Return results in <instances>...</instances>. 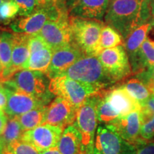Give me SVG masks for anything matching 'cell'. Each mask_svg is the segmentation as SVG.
<instances>
[{
  "label": "cell",
  "mask_w": 154,
  "mask_h": 154,
  "mask_svg": "<svg viewBox=\"0 0 154 154\" xmlns=\"http://www.w3.org/2000/svg\"><path fill=\"white\" fill-rule=\"evenodd\" d=\"M147 0H110L105 22L126 38L133 31L149 22L151 15Z\"/></svg>",
  "instance_id": "obj_1"
},
{
  "label": "cell",
  "mask_w": 154,
  "mask_h": 154,
  "mask_svg": "<svg viewBox=\"0 0 154 154\" xmlns=\"http://www.w3.org/2000/svg\"><path fill=\"white\" fill-rule=\"evenodd\" d=\"M60 76H66L101 90L113 83L96 56L84 54Z\"/></svg>",
  "instance_id": "obj_2"
},
{
  "label": "cell",
  "mask_w": 154,
  "mask_h": 154,
  "mask_svg": "<svg viewBox=\"0 0 154 154\" xmlns=\"http://www.w3.org/2000/svg\"><path fill=\"white\" fill-rule=\"evenodd\" d=\"M72 42L84 54L96 56L101 51L100 36L103 23L100 21L70 17Z\"/></svg>",
  "instance_id": "obj_3"
},
{
  "label": "cell",
  "mask_w": 154,
  "mask_h": 154,
  "mask_svg": "<svg viewBox=\"0 0 154 154\" xmlns=\"http://www.w3.org/2000/svg\"><path fill=\"white\" fill-rule=\"evenodd\" d=\"M49 90L54 95L66 100L77 109L88 98L105 92V90H101L66 76L51 79L49 82Z\"/></svg>",
  "instance_id": "obj_4"
},
{
  "label": "cell",
  "mask_w": 154,
  "mask_h": 154,
  "mask_svg": "<svg viewBox=\"0 0 154 154\" xmlns=\"http://www.w3.org/2000/svg\"><path fill=\"white\" fill-rule=\"evenodd\" d=\"M49 79L44 72L21 69L1 84L11 91H21L48 101L49 94H51L49 90Z\"/></svg>",
  "instance_id": "obj_5"
},
{
  "label": "cell",
  "mask_w": 154,
  "mask_h": 154,
  "mask_svg": "<svg viewBox=\"0 0 154 154\" xmlns=\"http://www.w3.org/2000/svg\"><path fill=\"white\" fill-rule=\"evenodd\" d=\"M103 94L88 98L77 109L76 119L73 125L80 133L83 148L86 152L94 151V140L98 121L96 106L100 96Z\"/></svg>",
  "instance_id": "obj_6"
},
{
  "label": "cell",
  "mask_w": 154,
  "mask_h": 154,
  "mask_svg": "<svg viewBox=\"0 0 154 154\" xmlns=\"http://www.w3.org/2000/svg\"><path fill=\"white\" fill-rule=\"evenodd\" d=\"M94 150L100 154H136V147L121 138L109 124L96 130Z\"/></svg>",
  "instance_id": "obj_7"
},
{
  "label": "cell",
  "mask_w": 154,
  "mask_h": 154,
  "mask_svg": "<svg viewBox=\"0 0 154 154\" xmlns=\"http://www.w3.org/2000/svg\"><path fill=\"white\" fill-rule=\"evenodd\" d=\"M97 57L113 83L126 78L131 72L129 59L124 46L102 50Z\"/></svg>",
  "instance_id": "obj_8"
},
{
  "label": "cell",
  "mask_w": 154,
  "mask_h": 154,
  "mask_svg": "<svg viewBox=\"0 0 154 154\" xmlns=\"http://www.w3.org/2000/svg\"><path fill=\"white\" fill-rule=\"evenodd\" d=\"M69 19V14H64L56 20H48L38 34L53 51L72 44Z\"/></svg>",
  "instance_id": "obj_9"
},
{
  "label": "cell",
  "mask_w": 154,
  "mask_h": 154,
  "mask_svg": "<svg viewBox=\"0 0 154 154\" xmlns=\"http://www.w3.org/2000/svg\"><path fill=\"white\" fill-rule=\"evenodd\" d=\"M76 111L77 108L66 100L57 97L47 107L43 124L59 127L64 131L66 127L74 124Z\"/></svg>",
  "instance_id": "obj_10"
},
{
  "label": "cell",
  "mask_w": 154,
  "mask_h": 154,
  "mask_svg": "<svg viewBox=\"0 0 154 154\" xmlns=\"http://www.w3.org/2000/svg\"><path fill=\"white\" fill-rule=\"evenodd\" d=\"M69 16L101 22L110 0H65Z\"/></svg>",
  "instance_id": "obj_11"
},
{
  "label": "cell",
  "mask_w": 154,
  "mask_h": 154,
  "mask_svg": "<svg viewBox=\"0 0 154 154\" xmlns=\"http://www.w3.org/2000/svg\"><path fill=\"white\" fill-rule=\"evenodd\" d=\"M63 131L59 127L43 124L25 131L22 140L32 144L42 151L57 147Z\"/></svg>",
  "instance_id": "obj_12"
},
{
  "label": "cell",
  "mask_w": 154,
  "mask_h": 154,
  "mask_svg": "<svg viewBox=\"0 0 154 154\" xmlns=\"http://www.w3.org/2000/svg\"><path fill=\"white\" fill-rule=\"evenodd\" d=\"M141 124L140 110L133 111L124 116H119L109 124L121 138L135 146L146 141L140 137Z\"/></svg>",
  "instance_id": "obj_13"
},
{
  "label": "cell",
  "mask_w": 154,
  "mask_h": 154,
  "mask_svg": "<svg viewBox=\"0 0 154 154\" xmlns=\"http://www.w3.org/2000/svg\"><path fill=\"white\" fill-rule=\"evenodd\" d=\"M84 55V53L73 43L55 50L46 74L50 79L59 76Z\"/></svg>",
  "instance_id": "obj_14"
},
{
  "label": "cell",
  "mask_w": 154,
  "mask_h": 154,
  "mask_svg": "<svg viewBox=\"0 0 154 154\" xmlns=\"http://www.w3.org/2000/svg\"><path fill=\"white\" fill-rule=\"evenodd\" d=\"M8 91V101L5 112L8 119L15 118L31 110L45 106L47 101L34 97L21 91Z\"/></svg>",
  "instance_id": "obj_15"
},
{
  "label": "cell",
  "mask_w": 154,
  "mask_h": 154,
  "mask_svg": "<svg viewBox=\"0 0 154 154\" xmlns=\"http://www.w3.org/2000/svg\"><path fill=\"white\" fill-rule=\"evenodd\" d=\"M50 19V15L47 9L39 8L26 17H21L11 23L10 26L15 33L28 35L38 34L46 22Z\"/></svg>",
  "instance_id": "obj_16"
},
{
  "label": "cell",
  "mask_w": 154,
  "mask_h": 154,
  "mask_svg": "<svg viewBox=\"0 0 154 154\" xmlns=\"http://www.w3.org/2000/svg\"><path fill=\"white\" fill-rule=\"evenodd\" d=\"M105 96L119 116H124L141 109L138 102L135 101L122 86L106 92Z\"/></svg>",
  "instance_id": "obj_17"
},
{
  "label": "cell",
  "mask_w": 154,
  "mask_h": 154,
  "mask_svg": "<svg viewBox=\"0 0 154 154\" xmlns=\"http://www.w3.org/2000/svg\"><path fill=\"white\" fill-rule=\"evenodd\" d=\"M30 35L13 32V46L11 67L19 70L24 69L25 63L29 59L31 53L29 47Z\"/></svg>",
  "instance_id": "obj_18"
},
{
  "label": "cell",
  "mask_w": 154,
  "mask_h": 154,
  "mask_svg": "<svg viewBox=\"0 0 154 154\" xmlns=\"http://www.w3.org/2000/svg\"><path fill=\"white\" fill-rule=\"evenodd\" d=\"M61 154H83L82 136L74 125L65 128L57 146Z\"/></svg>",
  "instance_id": "obj_19"
},
{
  "label": "cell",
  "mask_w": 154,
  "mask_h": 154,
  "mask_svg": "<svg viewBox=\"0 0 154 154\" xmlns=\"http://www.w3.org/2000/svg\"><path fill=\"white\" fill-rule=\"evenodd\" d=\"M149 22L136 29L125 38L124 48L130 59L131 65L135 62L139 52L140 47L146 39L149 29Z\"/></svg>",
  "instance_id": "obj_20"
},
{
  "label": "cell",
  "mask_w": 154,
  "mask_h": 154,
  "mask_svg": "<svg viewBox=\"0 0 154 154\" xmlns=\"http://www.w3.org/2000/svg\"><path fill=\"white\" fill-rule=\"evenodd\" d=\"M52 55L53 50L49 47L34 51L31 54L29 59L25 63L23 69L31 71H37L46 74L51 63Z\"/></svg>",
  "instance_id": "obj_21"
},
{
  "label": "cell",
  "mask_w": 154,
  "mask_h": 154,
  "mask_svg": "<svg viewBox=\"0 0 154 154\" xmlns=\"http://www.w3.org/2000/svg\"><path fill=\"white\" fill-rule=\"evenodd\" d=\"M121 86L135 101L138 102L140 107H143L146 104L151 96L148 86L138 79H131Z\"/></svg>",
  "instance_id": "obj_22"
},
{
  "label": "cell",
  "mask_w": 154,
  "mask_h": 154,
  "mask_svg": "<svg viewBox=\"0 0 154 154\" xmlns=\"http://www.w3.org/2000/svg\"><path fill=\"white\" fill-rule=\"evenodd\" d=\"M47 107V106H45L36 108L17 117L24 132L33 129L43 124Z\"/></svg>",
  "instance_id": "obj_23"
},
{
  "label": "cell",
  "mask_w": 154,
  "mask_h": 154,
  "mask_svg": "<svg viewBox=\"0 0 154 154\" xmlns=\"http://www.w3.org/2000/svg\"><path fill=\"white\" fill-rule=\"evenodd\" d=\"M13 33L3 30L0 32V64L2 68L11 66L12 54Z\"/></svg>",
  "instance_id": "obj_24"
},
{
  "label": "cell",
  "mask_w": 154,
  "mask_h": 154,
  "mask_svg": "<svg viewBox=\"0 0 154 154\" xmlns=\"http://www.w3.org/2000/svg\"><path fill=\"white\" fill-rule=\"evenodd\" d=\"M24 133V131L23 130L17 117L9 119L5 131L1 136L5 148L9 147L12 143L22 140Z\"/></svg>",
  "instance_id": "obj_25"
},
{
  "label": "cell",
  "mask_w": 154,
  "mask_h": 154,
  "mask_svg": "<svg viewBox=\"0 0 154 154\" xmlns=\"http://www.w3.org/2000/svg\"><path fill=\"white\" fill-rule=\"evenodd\" d=\"M123 38L122 36L113 27L109 25H103L100 36V48L102 51L123 45Z\"/></svg>",
  "instance_id": "obj_26"
},
{
  "label": "cell",
  "mask_w": 154,
  "mask_h": 154,
  "mask_svg": "<svg viewBox=\"0 0 154 154\" xmlns=\"http://www.w3.org/2000/svg\"><path fill=\"white\" fill-rule=\"evenodd\" d=\"M106 93V92L100 96L96 106V111H97L98 121L99 122L109 124L119 117V115L113 109L110 103L108 101L105 96Z\"/></svg>",
  "instance_id": "obj_27"
},
{
  "label": "cell",
  "mask_w": 154,
  "mask_h": 154,
  "mask_svg": "<svg viewBox=\"0 0 154 154\" xmlns=\"http://www.w3.org/2000/svg\"><path fill=\"white\" fill-rule=\"evenodd\" d=\"M19 7L14 0H7L0 5V23L7 24L19 14Z\"/></svg>",
  "instance_id": "obj_28"
},
{
  "label": "cell",
  "mask_w": 154,
  "mask_h": 154,
  "mask_svg": "<svg viewBox=\"0 0 154 154\" xmlns=\"http://www.w3.org/2000/svg\"><path fill=\"white\" fill-rule=\"evenodd\" d=\"M7 149L10 150L14 154H40V151L35 146L23 140L15 142Z\"/></svg>",
  "instance_id": "obj_29"
},
{
  "label": "cell",
  "mask_w": 154,
  "mask_h": 154,
  "mask_svg": "<svg viewBox=\"0 0 154 154\" xmlns=\"http://www.w3.org/2000/svg\"><path fill=\"white\" fill-rule=\"evenodd\" d=\"M18 5L19 17H26L39 9L37 0H14Z\"/></svg>",
  "instance_id": "obj_30"
},
{
  "label": "cell",
  "mask_w": 154,
  "mask_h": 154,
  "mask_svg": "<svg viewBox=\"0 0 154 154\" xmlns=\"http://www.w3.org/2000/svg\"><path fill=\"white\" fill-rule=\"evenodd\" d=\"M154 136V114L142 122L140 137L144 140H149Z\"/></svg>",
  "instance_id": "obj_31"
},
{
  "label": "cell",
  "mask_w": 154,
  "mask_h": 154,
  "mask_svg": "<svg viewBox=\"0 0 154 154\" xmlns=\"http://www.w3.org/2000/svg\"><path fill=\"white\" fill-rule=\"evenodd\" d=\"M29 47L30 53L32 54L49 46L39 34H35V35H30L29 39Z\"/></svg>",
  "instance_id": "obj_32"
},
{
  "label": "cell",
  "mask_w": 154,
  "mask_h": 154,
  "mask_svg": "<svg viewBox=\"0 0 154 154\" xmlns=\"http://www.w3.org/2000/svg\"><path fill=\"white\" fill-rule=\"evenodd\" d=\"M136 154H154V142L143 143L136 146Z\"/></svg>",
  "instance_id": "obj_33"
},
{
  "label": "cell",
  "mask_w": 154,
  "mask_h": 154,
  "mask_svg": "<svg viewBox=\"0 0 154 154\" xmlns=\"http://www.w3.org/2000/svg\"><path fill=\"white\" fill-rule=\"evenodd\" d=\"M37 2L39 8L44 9L66 5L65 0H37Z\"/></svg>",
  "instance_id": "obj_34"
},
{
  "label": "cell",
  "mask_w": 154,
  "mask_h": 154,
  "mask_svg": "<svg viewBox=\"0 0 154 154\" xmlns=\"http://www.w3.org/2000/svg\"><path fill=\"white\" fill-rule=\"evenodd\" d=\"M8 101V91L2 84H0V110L5 111Z\"/></svg>",
  "instance_id": "obj_35"
},
{
  "label": "cell",
  "mask_w": 154,
  "mask_h": 154,
  "mask_svg": "<svg viewBox=\"0 0 154 154\" xmlns=\"http://www.w3.org/2000/svg\"><path fill=\"white\" fill-rule=\"evenodd\" d=\"M8 117L6 115L5 112L2 110H0V136L5 131L7 122H8Z\"/></svg>",
  "instance_id": "obj_36"
},
{
  "label": "cell",
  "mask_w": 154,
  "mask_h": 154,
  "mask_svg": "<svg viewBox=\"0 0 154 154\" xmlns=\"http://www.w3.org/2000/svg\"><path fill=\"white\" fill-rule=\"evenodd\" d=\"M149 29L148 32V38L152 42H154V18L149 22Z\"/></svg>",
  "instance_id": "obj_37"
},
{
  "label": "cell",
  "mask_w": 154,
  "mask_h": 154,
  "mask_svg": "<svg viewBox=\"0 0 154 154\" xmlns=\"http://www.w3.org/2000/svg\"><path fill=\"white\" fill-rule=\"evenodd\" d=\"M40 154H61L57 147L40 151Z\"/></svg>",
  "instance_id": "obj_38"
},
{
  "label": "cell",
  "mask_w": 154,
  "mask_h": 154,
  "mask_svg": "<svg viewBox=\"0 0 154 154\" xmlns=\"http://www.w3.org/2000/svg\"><path fill=\"white\" fill-rule=\"evenodd\" d=\"M5 149V143H4L3 140L2 139L1 136H0V154H2V153Z\"/></svg>",
  "instance_id": "obj_39"
},
{
  "label": "cell",
  "mask_w": 154,
  "mask_h": 154,
  "mask_svg": "<svg viewBox=\"0 0 154 154\" xmlns=\"http://www.w3.org/2000/svg\"><path fill=\"white\" fill-rule=\"evenodd\" d=\"M2 154H14V153H13L12 152L10 151V150L7 149V148H5L2 153Z\"/></svg>",
  "instance_id": "obj_40"
},
{
  "label": "cell",
  "mask_w": 154,
  "mask_h": 154,
  "mask_svg": "<svg viewBox=\"0 0 154 154\" xmlns=\"http://www.w3.org/2000/svg\"><path fill=\"white\" fill-rule=\"evenodd\" d=\"M83 154H100L99 153H98L97 151H96L95 150L93 152H86L85 151H84V153Z\"/></svg>",
  "instance_id": "obj_41"
},
{
  "label": "cell",
  "mask_w": 154,
  "mask_h": 154,
  "mask_svg": "<svg viewBox=\"0 0 154 154\" xmlns=\"http://www.w3.org/2000/svg\"><path fill=\"white\" fill-rule=\"evenodd\" d=\"M150 4H151V7L153 11L154 12V0H151L150 1Z\"/></svg>",
  "instance_id": "obj_42"
},
{
  "label": "cell",
  "mask_w": 154,
  "mask_h": 154,
  "mask_svg": "<svg viewBox=\"0 0 154 154\" xmlns=\"http://www.w3.org/2000/svg\"><path fill=\"white\" fill-rule=\"evenodd\" d=\"M4 2H5V0H0V5H2V4Z\"/></svg>",
  "instance_id": "obj_43"
},
{
  "label": "cell",
  "mask_w": 154,
  "mask_h": 154,
  "mask_svg": "<svg viewBox=\"0 0 154 154\" xmlns=\"http://www.w3.org/2000/svg\"><path fill=\"white\" fill-rule=\"evenodd\" d=\"M2 69V66H1V64H0V72H1Z\"/></svg>",
  "instance_id": "obj_44"
},
{
  "label": "cell",
  "mask_w": 154,
  "mask_h": 154,
  "mask_svg": "<svg viewBox=\"0 0 154 154\" xmlns=\"http://www.w3.org/2000/svg\"><path fill=\"white\" fill-rule=\"evenodd\" d=\"M153 79H154V70H153Z\"/></svg>",
  "instance_id": "obj_45"
},
{
  "label": "cell",
  "mask_w": 154,
  "mask_h": 154,
  "mask_svg": "<svg viewBox=\"0 0 154 154\" xmlns=\"http://www.w3.org/2000/svg\"><path fill=\"white\" fill-rule=\"evenodd\" d=\"M147 1H150V0H147Z\"/></svg>",
  "instance_id": "obj_46"
},
{
  "label": "cell",
  "mask_w": 154,
  "mask_h": 154,
  "mask_svg": "<svg viewBox=\"0 0 154 154\" xmlns=\"http://www.w3.org/2000/svg\"><path fill=\"white\" fill-rule=\"evenodd\" d=\"M5 1H7V0H5Z\"/></svg>",
  "instance_id": "obj_47"
}]
</instances>
